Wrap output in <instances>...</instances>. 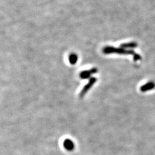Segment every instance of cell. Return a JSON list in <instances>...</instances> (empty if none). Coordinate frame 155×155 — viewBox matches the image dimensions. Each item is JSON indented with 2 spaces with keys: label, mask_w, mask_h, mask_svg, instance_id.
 Instances as JSON below:
<instances>
[{
  "label": "cell",
  "mask_w": 155,
  "mask_h": 155,
  "mask_svg": "<svg viewBox=\"0 0 155 155\" xmlns=\"http://www.w3.org/2000/svg\"><path fill=\"white\" fill-rule=\"evenodd\" d=\"M103 51L106 54H118L121 55H135L136 53L132 50H126L123 48L117 49L113 47H106L103 49Z\"/></svg>",
  "instance_id": "cell-1"
},
{
  "label": "cell",
  "mask_w": 155,
  "mask_h": 155,
  "mask_svg": "<svg viewBox=\"0 0 155 155\" xmlns=\"http://www.w3.org/2000/svg\"><path fill=\"white\" fill-rule=\"evenodd\" d=\"M97 81V79L96 78H91L88 82L87 83V84L83 87V88H82V91H80V94H79V96L80 97H83L87 93V91L92 87V86H93V85Z\"/></svg>",
  "instance_id": "cell-2"
},
{
  "label": "cell",
  "mask_w": 155,
  "mask_h": 155,
  "mask_svg": "<svg viewBox=\"0 0 155 155\" xmlns=\"http://www.w3.org/2000/svg\"><path fill=\"white\" fill-rule=\"evenodd\" d=\"M97 72V69L96 68H93L88 70H86L82 71L80 74V77L82 79H87L90 77L91 75L96 73Z\"/></svg>",
  "instance_id": "cell-3"
},
{
  "label": "cell",
  "mask_w": 155,
  "mask_h": 155,
  "mask_svg": "<svg viewBox=\"0 0 155 155\" xmlns=\"http://www.w3.org/2000/svg\"><path fill=\"white\" fill-rule=\"evenodd\" d=\"M155 88V83L154 82H149L140 87L141 92H146Z\"/></svg>",
  "instance_id": "cell-4"
},
{
  "label": "cell",
  "mask_w": 155,
  "mask_h": 155,
  "mask_svg": "<svg viewBox=\"0 0 155 155\" xmlns=\"http://www.w3.org/2000/svg\"><path fill=\"white\" fill-rule=\"evenodd\" d=\"M63 146L65 149L69 151H72L74 149V143L70 139H66L63 142Z\"/></svg>",
  "instance_id": "cell-5"
},
{
  "label": "cell",
  "mask_w": 155,
  "mask_h": 155,
  "mask_svg": "<svg viewBox=\"0 0 155 155\" xmlns=\"http://www.w3.org/2000/svg\"><path fill=\"white\" fill-rule=\"evenodd\" d=\"M68 60L71 64H75L78 60V56L76 54H72L69 56Z\"/></svg>",
  "instance_id": "cell-6"
},
{
  "label": "cell",
  "mask_w": 155,
  "mask_h": 155,
  "mask_svg": "<svg viewBox=\"0 0 155 155\" xmlns=\"http://www.w3.org/2000/svg\"><path fill=\"white\" fill-rule=\"evenodd\" d=\"M137 46V44L135 43H126V44H123L121 46V48L123 49H134Z\"/></svg>",
  "instance_id": "cell-7"
},
{
  "label": "cell",
  "mask_w": 155,
  "mask_h": 155,
  "mask_svg": "<svg viewBox=\"0 0 155 155\" xmlns=\"http://www.w3.org/2000/svg\"><path fill=\"white\" fill-rule=\"evenodd\" d=\"M133 59H134L135 60H140L141 58V56H140V55L136 54L134 55V56H133Z\"/></svg>",
  "instance_id": "cell-8"
}]
</instances>
